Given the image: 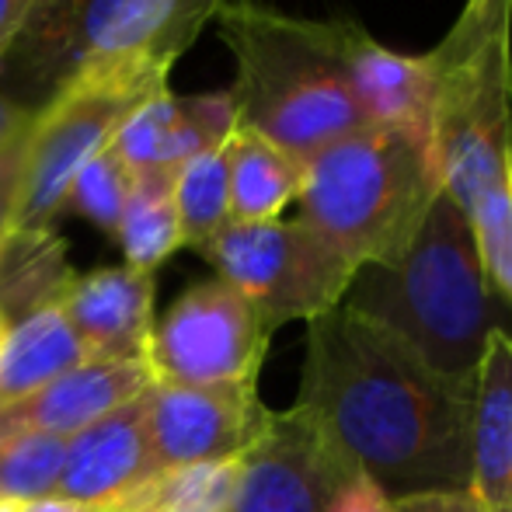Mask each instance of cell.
I'll use <instances>...</instances> for the list:
<instances>
[{
    "label": "cell",
    "mask_w": 512,
    "mask_h": 512,
    "mask_svg": "<svg viewBox=\"0 0 512 512\" xmlns=\"http://www.w3.org/2000/svg\"><path fill=\"white\" fill-rule=\"evenodd\" d=\"M394 512H485L471 492H425L394 502Z\"/></svg>",
    "instance_id": "obj_29"
},
{
    "label": "cell",
    "mask_w": 512,
    "mask_h": 512,
    "mask_svg": "<svg viewBox=\"0 0 512 512\" xmlns=\"http://www.w3.org/2000/svg\"><path fill=\"white\" fill-rule=\"evenodd\" d=\"M269 422L272 408L258 398V380L206 387L150 384L147 446L154 474L244 457Z\"/></svg>",
    "instance_id": "obj_10"
},
{
    "label": "cell",
    "mask_w": 512,
    "mask_h": 512,
    "mask_svg": "<svg viewBox=\"0 0 512 512\" xmlns=\"http://www.w3.org/2000/svg\"><path fill=\"white\" fill-rule=\"evenodd\" d=\"M227 178H230V223L283 220V209L297 203L304 185V161L283 147L237 126L227 136Z\"/></svg>",
    "instance_id": "obj_18"
},
{
    "label": "cell",
    "mask_w": 512,
    "mask_h": 512,
    "mask_svg": "<svg viewBox=\"0 0 512 512\" xmlns=\"http://www.w3.org/2000/svg\"><path fill=\"white\" fill-rule=\"evenodd\" d=\"M171 196L178 209L185 248L203 251L230 223V178H227V143L203 150L185 161L171 178Z\"/></svg>",
    "instance_id": "obj_22"
},
{
    "label": "cell",
    "mask_w": 512,
    "mask_h": 512,
    "mask_svg": "<svg viewBox=\"0 0 512 512\" xmlns=\"http://www.w3.org/2000/svg\"><path fill=\"white\" fill-rule=\"evenodd\" d=\"M18 506H14V502H0V512H14Z\"/></svg>",
    "instance_id": "obj_33"
},
{
    "label": "cell",
    "mask_w": 512,
    "mask_h": 512,
    "mask_svg": "<svg viewBox=\"0 0 512 512\" xmlns=\"http://www.w3.org/2000/svg\"><path fill=\"white\" fill-rule=\"evenodd\" d=\"M171 178L164 171L133 178L126 209H122L115 241L122 244L126 265L136 272H154L164 258L182 248V227H178V209L171 196Z\"/></svg>",
    "instance_id": "obj_21"
},
{
    "label": "cell",
    "mask_w": 512,
    "mask_h": 512,
    "mask_svg": "<svg viewBox=\"0 0 512 512\" xmlns=\"http://www.w3.org/2000/svg\"><path fill=\"white\" fill-rule=\"evenodd\" d=\"M49 4H53V0H39V4H35V11H42V7H49ZM32 11V14H35Z\"/></svg>",
    "instance_id": "obj_34"
},
{
    "label": "cell",
    "mask_w": 512,
    "mask_h": 512,
    "mask_svg": "<svg viewBox=\"0 0 512 512\" xmlns=\"http://www.w3.org/2000/svg\"><path fill=\"white\" fill-rule=\"evenodd\" d=\"M300 405L352 474L391 502L471 488L474 384L432 370L408 342L338 304L307 321Z\"/></svg>",
    "instance_id": "obj_1"
},
{
    "label": "cell",
    "mask_w": 512,
    "mask_h": 512,
    "mask_svg": "<svg viewBox=\"0 0 512 512\" xmlns=\"http://www.w3.org/2000/svg\"><path fill=\"white\" fill-rule=\"evenodd\" d=\"M32 115H35L32 105L18 102L11 95H0V147H7L14 136L25 133L32 126Z\"/></svg>",
    "instance_id": "obj_31"
},
{
    "label": "cell",
    "mask_w": 512,
    "mask_h": 512,
    "mask_svg": "<svg viewBox=\"0 0 512 512\" xmlns=\"http://www.w3.org/2000/svg\"><path fill=\"white\" fill-rule=\"evenodd\" d=\"M154 474L147 446V391L70 436L56 495L102 512Z\"/></svg>",
    "instance_id": "obj_12"
},
{
    "label": "cell",
    "mask_w": 512,
    "mask_h": 512,
    "mask_svg": "<svg viewBox=\"0 0 512 512\" xmlns=\"http://www.w3.org/2000/svg\"><path fill=\"white\" fill-rule=\"evenodd\" d=\"M35 119V115H32ZM25 157H28V129L0 147V248L18 227L21 189H25Z\"/></svg>",
    "instance_id": "obj_27"
},
{
    "label": "cell",
    "mask_w": 512,
    "mask_h": 512,
    "mask_svg": "<svg viewBox=\"0 0 512 512\" xmlns=\"http://www.w3.org/2000/svg\"><path fill=\"white\" fill-rule=\"evenodd\" d=\"M39 0H0V56L18 42Z\"/></svg>",
    "instance_id": "obj_30"
},
{
    "label": "cell",
    "mask_w": 512,
    "mask_h": 512,
    "mask_svg": "<svg viewBox=\"0 0 512 512\" xmlns=\"http://www.w3.org/2000/svg\"><path fill=\"white\" fill-rule=\"evenodd\" d=\"M223 0H53L28 18L0 60L53 95L70 81H105L133 95L168 88L171 67Z\"/></svg>",
    "instance_id": "obj_4"
},
{
    "label": "cell",
    "mask_w": 512,
    "mask_h": 512,
    "mask_svg": "<svg viewBox=\"0 0 512 512\" xmlns=\"http://www.w3.org/2000/svg\"><path fill=\"white\" fill-rule=\"evenodd\" d=\"M129 189H133V178L122 168L119 157L112 154V147H105L77 171V178L70 182L63 209H74L77 216H84V220H91L98 230L115 237L122 209H126V199H129Z\"/></svg>",
    "instance_id": "obj_26"
},
{
    "label": "cell",
    "mask_w": 512,
    "mask_h": 512,
    "mask_svg": "<svg viewBox=\"0 0 512 512\" xmlns=\"http://www.w3.org/2000/svg\"><path fill=\"white\" fill-rule=\"evenodd\" d=\"M338 49H342L349 88L370 126H398L429 136V56L398 53V49L377 42L366 28H359L349 18H338Z\"/></svg>",
    "instance_id": "obj_15"
},
{
    "label": "cell",
    "mask_w": 512,
    "mask_h": 512,
    "mask_svg": "<svg viewBox=\"0 0 512 512\" xmlns=\"http://www.w3.org/2000/svg\"><path fill=\"white\" fill-rule=\"evenodd\" d=\"M84 363H91L88 349L60 304L32 310L14 321L0 342V405L28 398Z\"/></svg>",
    "instance_id": "obj_17"
},
{
    "label": "cell",
    "mask_w": 512,
    "mask_h": 512,
    "mask_svg": "<svg viewBox=\"0 0 512 512\" xmlns=\"http://www.w3.org/2000/svg\"><path fill=\"white\" fill-rule=\"evenodd\" d=\"M63 436L46 432H21V436L0 439V502H35L56 495L67 460Z\"/></svg>",
    "instance_id": "obj_23"
},
{
    "label": "cell",
    "mask_w": 512,
    "mask_h": 512,
    "mask_svg": "<svg viewBox=\"0 0 512 512\" xmlns=\"http://www.w3.org/2000/svg\"><path fill=\"white\" fill-rule=\"evenodd\" d=\"M485 512H512V335L495 328L471 405V488Z\"/></svg>",
    "instance_id": "obj_16"
},
{
    "label": "cell",
    "mask_w": 512,
    "mask_h": 512,
    "mask_svg": "<svg viewBox=\"0 0 512 512\" xmlns=\"http://www.w3.org/2000/svg\"><path fill=\"white\" fill-rule=\"evenodd\" d=\"M14 512H91V509L77 506V502H70V499H60V495H49V499L21 502Z\"/></svg>",
    "instance_id": "obj_32"
},
{
    "label": "cell",
    "mask_w": 512,
    "mask_h": 512,
    "mask_svg": "<svg viewBox=\"0 0 512 512\" xmlns=\"http://www.w3.org/2000/svg\"><path fill=\"white\" fill-rule=\"evenodd\" d=\"M241 460L244 457L150 474L102 512H230L241 481Z\"/></svg>",
    "instance_id": "obj_20"
},
{
    "label": "cell",
    "mask_w": 512,
    "mask_h": 512,
    "mask_svg": "<svg viewBox=\"0 0 512 512\" xmlns=\"http://www.w3.org/2000/svg\"><path fill=\"white\" fill-rule=\"evenodd\" d=\"M425 56L439 189L467 213L512 178V0H467Z\"/></svg>",
    "instance_id": "obj_6"
},
{
    "label": "cell",
    "mask_w": 512,
    "mask_h": 512,
    "mask_svg": "<svg viewBox=\"0 0 512 512\" xmlns=\"http://www.w3.org/2000/svg\"><path fill=\"white\" fill-rule=\"evenodd\" d=\"M429 136L366 126L304 164L300 216L356 269L394 265L439 196Z\"/></svg>",
    "instance_id": "obj_5"
},
{
    "label": "cell",
    "mask_w": 512,
    "mask_h": 512,
    "mask_svg": "<svg viewBox=\"0 0 512 512\" xmlns=\"http://www.w3.org/2000/svg\"><path fill=\"white\" fill-rule=\"evenodd\" d=\"M269 338L272 328L248 297L223 279H206L154 321L143 359L154 384H237L258 380Z\"/></svg>",
    "instance_id": "obj_8"
},
{
    "label": "cell",
    "mask_w": 512,
    "mask_h": 512,
    "mask_svg": "<svg viewBox=\"0 0 512 512\" xmlns=\"http://www.w3.org/2000/svg\"><path fill=\"white\" fill-rule=\"evenodd\" d=\"M352 471L331 453L300 405L272 411L265 436L244 453L230 512H328Z\"/></svg>",
    "instance_id": "obj_11"
},
{
    "label": "cell",
    "mask_w": 512,
    "mask_h": 512,
    "mask_svg": "<svg viewBox=\"0 0 512 512\" xmlns=\"http://www.w3.org/2000/svg\"><path fill=\"white\" fill-rule=\"evenodd\" d=\"M154 377L143 356L115 359V363H84L56 377L53 384L11 405H0V439L21 432H46V436H77L108 411L150 391Z\"/></svg>",
    "instance_id": "obj_13"
},
{
    "label": "cell",
    "mask_w": 512,
    "mask_h": 512,
    "mask_svg": "<svg viewBox=\"0 0 512 512\" xmlns=\"http://www.w3.org/2000/svg\"><path fill=\"white\" fill-rule=\"evenodd\" d=\"M150 98V95H147ZM143 102L126 88L105 81H70L35 108L28 126L25 189H21L18 227L46 230L67 203L77 171L112 143L119 122Z\"/></svg>",
    "instance_id": "obj_9"
},
{
    "label": "cell",
    "mask_w": 512,
    "mask_h": 512,
    "mask_svg": "<svg viewBox=\"0 0 512 512\" xmlns=\"http://www.w3.org/2000/svg\"><path fill=\"white\" fill-rule=\"evenodd\" d=\"M488 290L512 304V178L488 189L467 209Z\"/></svg>",
    "instance_id": "obj_25"
},
{
    "label": "cell",
    "mask_w": 512,
    "mask_h": 512,
    "mask_svg": "<svg viewBox=\"0 0 512 512\" xmlns=\"http://www.w3.org/2000/svg\"><path fill=\"white\" fill-rule=\"evenodd\" d=\"M178 119V95L171 88L157 91V95L143 98L126 119L119 122L112 136V154L122 161V168L129 171V178L140 175H154V171L168 168V143H171V129Z\"/></svg>",
    "instance_id": "obj_24"
},
{
    "label": "cell",
    "mask_w": 512,
    "mask_h": 512,
    "mask_svg": "<svg viewBox=\"0 0 512 512\" xmlns=\"http://www.w3.org/2000/svg\"><path fill=\"white\" fill-rule=\"evenodd\" d=\"M203 255L272 331L335 310L359 272L304 220L227 223Z\"/></svg>",
    "instance_id": "obj_7"
},
{
    "label": "cell",
    "mask_w": 512,
    "mask_h": 512,
    "mask_svg": "<svg viewBox=\"0 0 512 512\" xmlns=\"http://www.w3.org/2000/svg\"><path fill=\"white\" fill-rule=\"evenodd\" d=\"M4 335H7V324H4V321H0V342H4Z\"/></svg>",
    "instance_id": "obj_35"
},
{
    "label": "cell",
    "mask_w": 512,
    "mask_h": 512,
    "mask_svg": "<svg viewBox=\"0 0 512 512\" xmlns=\"http://www.w3.org/2000/svg\"><path fill=\"white\" fill-rule=\"evenodd\" d=\"M220 39L234 56L237 126L283 147L297 161L366 129L338 49V18H293L258 0H223Z\"/></svg>",
    "instance_id": "obj_2"
},
{
    "label": "cell",
    "mask_w": 512,
    "mask_h": 512,
    "mask_svg": "<svg viewBox=\"0 0 512 512\" xmlns=\"http://www.w3.org/2000/svg\"><path fill=\"white\" fill-rule=\"evenodd\" d=\"M328 512H394V502L373 485L363 474H352L349 481L338 485V492L331 495Z\"/></svg>",
    "instance_id": "obj_28"
},
{
    "label": "cell",
    "mask_w": 512,
    "mask_h": 512,
    "mask_svg": "<svg viewBox=\"0 0 512 512\" xmlns=\"http://www.w3.org/2000/svg\"><path fill=\"white\" fill-rule=\"evenodd\" d=\"M342 307L408 342L443 377L474 384L495 324V300L464 209L439 192L394 265H363Z\"/></svg>",
    "instance_id": "obj_3"
},
{
    "label": "cell",
    "mask_w": 512,
    "mask_h": 512,
    "mask_svg": "<svg viewBox=\"0 0 512 512\" xmlns=\"http://www.w3.org/2000/svg\"><path fill=\"white\" fill-rule=\"evenodd\" d=\"M74 272L67 269V244L46 230H14L0 248V321L11 328L32 310L60 304Z\"/></svg>",
    "instance_id": "obj_19"
},
{
    "label": "cell",
    "mask_w": 512,
    "mask_h": 512,
    "mask_svg": "<svg viewBox=\"0 0 512 512\" xmlns=\"http://www.w3.org/2000/svg\"><path fill=\"white\" fill-rule=\"evenodd\" d=\"M60 310L84 342L91 363L136 359L154 331V272L108 265L74 276L60 297Z\"/></svg>",
    "instance_id": "obj_14"
}]
</instances>
